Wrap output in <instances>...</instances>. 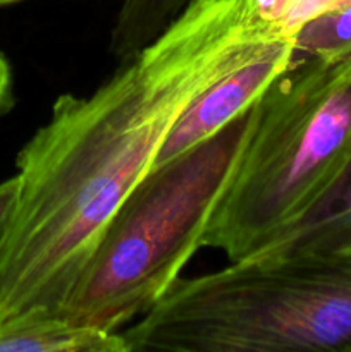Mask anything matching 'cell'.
I'll return each instance as SVG.
<instances>
[{"mask_svg": "<svg viewBox=\"0 0 351 352\" xmlns=\"http://www.w3.org/2000/svg\"><path fill=\"white\" fill-rule=\"evenodd\" d=\"M279 36L248 0H191L92 95L55 100L16 157L17 198L0 239V323L58 315L181 113Z\"/></svg>", "mask_w": 351, "mask_h": 352, "instance_id": "cell-1", "label": "cell"}, {"mask_svg": "<svg viewBox=\"0 0 351 352\" xmlns=\"http://www.w3.org/2000/svg\"><path fill=\"white\" fill-rule=\"evenodd\" d=\"M120 333L129 352H351V250L181 277Z\"/></svg>", "mask_w": 351, "mask_h": 352, "instance_id": "cell-2", "label": "cell"}, {"mask_svg": "<svg viewBox=\"0 0 351 352\" xmlns=\"http://www.w3.org/2000/svg\"><path fill=\"white\" fill-rule=\"evenodd\" d=\"M260 100L212 138L150 168L109 220L58 315L120 332L162 301L203 248L257 126Z\"/></svg>", "mask_w": 351, "mask_h": 352, "instance_id": "cell-3", "label": "cell"}, {"mask_svg": "<svg viewBox=\"0 0 351 352\" xmlns=\"http://www.w3.org/2000/svg\"><path fill=\"white\" fill-rule=\"evenodd\" d=\"M351 155V54L292 62L260 100L203 248L244 261L298 222Z\"/></svg>", "mask_w": 351, "mask_h": 352, "instance_id": "cell-4", "label": "cell"}, {"mask_svg": "<svg viewBox=\"0 0 351 352\" xmlns=\"http://www.w3.org/2000/svg\"><path fill=\"white\" fill-rule=\"evenodd\" d=\"M292 36H279L244 64L203 89L172 126L153 167L191 150L246 112L295 62ZM151 167V168H153Z\"/></svg>", "mask_w": 351, "mask_h": 352, "instance_id": "cell-5", "label": "cell"}, {"mask_svg": "<svg viewBox=\"0 0 351 352\" xmlns=\"http://www.w3.org/2000/svg\"><path fill=\"white\" fill-rule=\"evenodd\" d=\"M0 352H129L120 332L33 313L0 323Z\"/></svg>", "mask_w": 351, "mask_h": 352, "instance_id": "cell-6", "label": "cell"}, {"mask_svg": "<svg viewBox=\"0 0 351 352\" xmlns=\"http://www.w3.org/2000/svg\"><path fill=\"white\" fill-rule=\"evenodd\" d=\"M191 0H123L110 31V54L120 60L150 45Z\"/></svg>", "mask_w": 351, "mask_h": 352, "instance_id": "cell-7", "label": "cell"}, {"mask_svg": "<svg viewBox=\"0 0 351 352\" xmlns=\"http://www.w3.org/2000/svg\"><path fill=\"white\" fill-rule=\"evenodd\" d=\"M296 54L344 57L351 54V0L312 17L292 34Z\"/></svg>", "mask_w": 351, "mask_h": 352, "instance_id": "cell-8", "label": "cell"}, {"mask_svg": "<svg viewBox=\"0 0 351 352\" xmlns=\"http://www.w3.org/2000/svg\"><path fill=\"white\" fill-rule=\"evenodd\" d=\"M351 213V155L344 167L341 168L339 174L336 175L329 188L322 192L319 199L312 205V208L298 220L292 223L291 227L284 230L277 239L272 241L270 244L264 248L265 251L268 248L279 246V244L289 243L292 239L306 236V234L313 232V230L320 229L323 226L336 222V220L344 219L346 215ZM258 251V253H260ZM255 253V254H258ZM253 254V256H255Z\"/></svg>", "mask_w": 351, "mask_h": 352, "instance_id": "cell-9", "label": "cell"}, {"mask_svg": "<svg viewBox=\"0 0 351 352\" xmlns=\"http://www.w3.org/2000/svg\"><path fill=\"white\" fill-rule=\"evenodd\" d=\"M344 250H351V213L344 219L306 234V236L260 251L244 261L274 260V258H282L295 253H332V251Z\"/></svg>", "mask_w": 351, "mask_h": 352, "instance_id": "cell-10", "label": "cell"}, {"mask_svg": "<svg viewBox=\"0 0 351 352\" xmlns=\"http://www.w3.org/2000/svg\"><path fill=\"white\" fill-rule=\"evenodd\" d=\"M343 2L346 0H295L286 12L284 19L281 21V31L288 36H292L295 31L306 21L326 12V10L334 9Z\"/></svg>", "mask_w": 351, "mask_h": 352, "instance_id": "cell-11", "label": "cell"}, {"mask_svg": "<svg viewBox=\"0 0 351 352\" xmlns=\"http://www.w3.org/2000/svg\"><path fill=\"white\" fill-rule=\"evenodd\" d=\"M292 2L295 0H248L251 10L258 19L265 21L279 30H281V21L284 19Z\"/></svg>", "mask_w": 351, "mask_h": 352, "instance_id": "cell-12", "label": "cell"}, {"mask_svg": "<svg viewBox=\"0 0 351 352\" xmlns=\"http://www.w3.org/2000/svg\"><path fill=\"white\" fill-rule=\"evenodd\" d=\"M17 198V175L0 182V239H2L6 227L9 223L10 213Z\"/></svg>", "mask_w": 351, "mask_h": 352, "instance_id": "cell-13", "label": "cell"}, {"mask_svg": "<svg viewBox=\"0 0 351 352\" xmlns=\"http://www.w3.org/2000/svg\"><path fill=\"white\" fill-rule=\"evenodd\" d=\"M12 71L3 52H0V116H6L14 107Z\"/></svg>", "mask_w": 351, "mask_h": 352, "instance_id": "cell-14", "label": "cell"}, {"mask_svg": "<svg viewBox=\"0 0 351 352\" xmlns=\"http://www.w3.org/2000/svg\"><path fill=\"white\" fill-rule=\"evenodd\" d=\"M17 2H23V0H0V7L12 6V3H17Z\"/></svg>", "mask_w": 351, "mask_h": 352, "instance_id": "cell-15", "label": "cell"}, {"mask_svg": "<svg viewBox=\"0 0 351 352\" xmlns=\"http://www.w3.org/2000/svg\"><path fill=\"white\" fill-rule=\"evenodd\" d=\"M346 2H348V0H346Z\"/></svg>", "mask_w": 351, "mask_h": 352, "instance_id": "cell-16", "label": "cell"}]
</instances>
